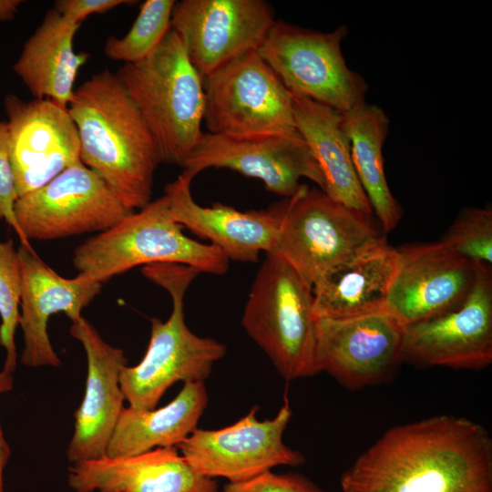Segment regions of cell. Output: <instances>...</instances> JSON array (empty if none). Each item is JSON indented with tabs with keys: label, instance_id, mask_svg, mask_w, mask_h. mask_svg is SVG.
<instances>
[{
	"label": "cell",
	"instance_id": "cell-1",
	"mask_svg": "<svg viewBox=\"0 0 492 492\" xmlns=\"http://www.w3.org/2000/svg\"><path fill=\"white\" fill-rule=\"evenodd\" d=\"M342 492H492V438L465 417L388 429L340 480Z\"/></svg>",
	"mask_w": 492,
	"mask_h": 492
},
{
	"label": "cell",
	"instance_id": "cell-2",
	"mask_svg": "<svg viewBox=\"0 0 492 492\" xmlns=\"http://www.w3.org/2000/svg\"><path fill=\"white\" fill-rule=\"evenodd\" d=\"M67 110L78 133L81 162L98 174L128 209L150 201L161 163L155 139L117 75H93Z\"/></svg>",
	"mask_w": 492,
	"mask_h": 492
},
{
	"label": "cell",
	"instance_id": "cell-3",
	"mask_svg": "<svg viewBox=\"0 0 492 492\" xmlns=\"http://www.w3.org/2000/svg\"><path fill=\"white\" fill-rule=\"evenodd\" d=\"M158 146L161 163L184 166L202 135L205 109L202 77L170 28L145 59L117 73Z\"/></svg>",
	"mask_w": 492,
	"mask_h": 492
},
{
	"label": "cell",
	"instance_id": "cell-4",
	"mask_svg": "<svg viewBox=\"0 0 492 492\" xmlns=\"http://www.w3.org/2000/svg\"><path fill=\"white\" fill-rule=\"evenodd\" d=\"M143 275L165 289L172 310L165 321L150 319V338L145 355L135 366H124L121 391L130 407L154 409L166 391L177 382H204L226 346L212 338L192 333L185 323L184 296L191 282L201 273L176 263L145 266Z\"/></svg>",
	"mask_w": 492,
	"mask_h": 492
},
{
	"label": "cell",
	"instance_id": "cell-5",
	"mask_svg": "<svg viewBox=\"0 0 492 492\" xmlns=\"http://www.w3.org/2000/svg\"><path fill=\"white\" fill-rule=\"evenodd\" d=\"M182 229L164 194L80 244L73 256L77 276L102 284L134 267L157 263L224 274L229 268L226 256L211 244L189 238Z\"/></svg>",
	"mask_w": 492,
	"mask_h": 492
},
{
	"label": "cell",
	"instance_id": "cell-6",
	"mask_svg": "<svg viewBox=\"0 0 492 492\" xmlns=\"http://www.w3.org/2000/svg\"><path fill=\"white\" fill-rule=\"evenodd\" d=\"M273 206L280 219L273 252L312 287L387 243L372 217L333 200L321 189L302 184L293 196Z\"/></svg>",
	"mask_w": 492,
	"mask_h": 492
},
{
	"label": "cell",
	"instance_id": "cell-7",
	"mask_svg": "<svg viewBox=\"0 0 492 492\" xmlns=\"http://www.w3.org/2000/svg\"><path fill=\"white\" fill-rule=\"evenodd\" d=\"M316 320L313 287L282 256L266 253L246 301L241 323L284 379L318 374Z\"/></svg>",
	"mask_w": 492,
	"mask_h": 492
},
{
	"label": "cell",
	"instance_id": "cell-8",
	"mask_svg": "<svg viewBox=\"0 0 492 492\" xmlns=\"http://www.w3.org/2000/svg\"><path fill=\"white\" fill-rule=\"evenodd\" d=\"M347 33L343 25L325 33L275 20L257 52L292 96L344 114L364 104L368 90L345 63L341 45Z\"/></svg>",
	"mask_w": 492,
	"mask_h": 492
},
{
	"label": "cell",
	"instance_id": "cell-9",
	"mask_svg": "<svg viewBox=\"0 0 492 492\" xmlns=\"http://www.w3.org/2000/svg\"><path fill=\"white\" fill-rule=\"evenodd\" d=\"M202 83L209 133L245 137L296 130L292 95L257 51L223 64Z\"/></svg>",
	"mask_w": 492,
	"mask_h": 492
},
{
	"label": "cell",
	"instance_id": "cell-10",
	"mask_svg": "<svg viewBox=\"0 0 492 492\" xmlns=\"http://www.w3.org/2000/svg\"><path fill=\"white\" fill-rule=\"evenodd\" d=\"M103 179L81 161L15 201L24 239L49 241L101 232L132 213Z\"/></svg>",
	"mask_w": 492,
	"mask_h": 492
},
{
	"label": "cell",
	"instance_id": "cell-11",
	"mask_svg": "<svg viewBox=\"0 0 492 492\" xmlns=\"http://www.w3.org/2000/svg\"><path fill=\"white\" fill-rule=\"evenodd\" d=\"M258 406L251 407L246 415L223 428H197L177 448L200 475L224 477L231 483L250 479L275 466L303 464V455L282 440L292 415L287 395L272 419L258 420Z\"/></svg>",
	"mask_w": 492,
	"mask_h": 492
},
{
	"label": "cell",
	"instance_id": "cell-12",
	"mask_svg": "<svg viewBox=\"0 0 492 492\" xmlns=\"http://www.w3.org/2000/svg\"><path fill=\"white\" fill-rule=\"evenodd\" d=\"M402 363L482 369L492 363L491 266L476 262V278L455 307L405 326Z\"/></svg>",
	"mask_w": 492,
	"mask_h": 492
},
{
	"label": "cell",
	"instance_id": "cell-13",
	"mask_svg": "<svg viewBox=\"0 0 492 492\" xmlns=\"http://www.w3.org/2000/svg\"><path fill=\"white\" fill-rule=\"evenodd\" d=\"M209 168L258 179L268 191L284 199L300 190L302 178L324 188L320 168L297 129L245 137L202 133L183 169L196 176Z\"/></svg>",
	"mask_w": 492,
	"mask_h": 492
},
{
	"label": "cell",
	"instance_id": "cell-14",
	"mask_svg": "<svg viewBox=\"0 0 492 492\" xmlns=\"http://www.w3.org/2000/svg\"><path fill=\"white\" fill-rule=\"evenodd\" d=\"M274 22L272 8L263 0H181L173 6L170 28L204 77L257 51Z\"/></svg>",
	"mask_w": 492,
	"mask_h": 492
},
{
	"label": "cell",
	"instance_id": "cell-15",
	"mask_svg": "<svg viewBox=\"0 0 492 492\" xmlns=\"http://www.w3.org/2000/svg\"><path fill=\"white\" fill-rule=\"evenodd\" d=\"M405 327L387 312L317 318L315 365L350 390L385 382L402 363Z\"/></svg>",
	"mask_w": 492,
	"mask_h": 492
},
{
	"label": "cell",
	"instance_id": "cell-16",
	"mask_svg": "<svg viewBox=\"0 0 492 492\" xmlns=\"http://www.w3.org/2000/svg\"><path fill=\"white\" fill-rule=\"evenodd\" d=\"M11 165L18 197L80 160L77 127L67 108L47 98L5 97Z\"/></svg>",
	"mask_w": 492,
	"mask_h": 492
},
{
	"label": "cell",
	"instance_id": "cell-17",
	"mask_svg": "<svg viewBox=\"0 0 492 492\" xmlns=\"http://www.w3.org/2000/svg\"><path fill=\"white\" fill-rule=\"evenodd\" d=\"M398 261L384 311L404 327L461 302L476 278V262L440 241L397 248Z\"/></svg>",
	"mask_w": 492,
	"mask_h": 492
},
{
	"label": "cell",
	"instance_id": "cell-18",
	"mask_svg": "<svg viewBox=\"0 0 492 492\" xmlns=\"http://www.w3.org/2000/svg\"><path fill=\"white\" fill-rule=\"evenodd\" d=\"M70 334L84 347L87 375L84 397L75 412V427L67 456L70 462L106 456L107 448L124 408L119 384L127 358L120 348L106 343L84 317L72 322Z\"/></svg>",
	"mask_w": 492,
	"mask_h": 492
},
{
	"label": "cell",
	"instance_id": "cell-19",
	"mask_svg": "<svg viewBox=\"0 0 492 492\" xmlns=\"http://www.w3.org/2000/svg\"><path fill=\"white\" fill-rule=\"evenodd\" d=\"M194 177L184 169L164 189L172 217L179 224L209 240L229 261L257 262L261 251H275L280 219L273 205L268 210L248 211L219 202L200 206L191 195Z\"/></svg>",
	"mask_w": 492,
	"mask_h": 492
},
{
	"label": "cell",
	"instance_id": "cell-20",
	"mask_svg": "<svg viewBox=\"0 0 492 492\" xmlns=\"http://www.w3.org/2000/svg\"><path fill=\"white\" fill-rule=\"evenodd\" d=\"M23 285L19 325L24 347L21 363L30 367L59 366L47 333L49 317L64 313L72 322L82 317L81 311L100 292L101 283L78 276L67 279L46 265L33 248H18Z\"/></svg>",
	"mask_w": 492,
	"mask_h": 492
},
{
	"label": "cell",
	"instance_id": "cell-21",
	"mask_svg": "<svg viewBox=\"0 0 492 492\" xmlns=\"http://www.w3.org/2000/svg\"><path fill=\"white\" fill-rule=\"evenodd\" d=\"M67 483L75 492H219L217 481L197 473L176 446L73 463Z\"/></svg>",
	"mask_w": 492,
	"mask_h": 492
},
{
	"label": "cell",
	"instance_id": "cell-22",
	"mask_svg": "<svg viewBox=\"0 0 492 492\" xmlns=\"http://www.w3.org/2000/svg\"><path fill=\"white\" fill-rule=\"evenodd\" d=\"M80 24L50 9L25 43L13 70L35 98L51 99L67 108L77 73L89 58L88 53H77L73 47Z\"/></svg>",
	"mask_w": 492,
	"mask_h": 492
},
{
	"label": "cell",
	"instance_id": "cell-23",
	"mask_svg": "<svg viewBox=\"0 0 492 492\" xmlns=\"http://www.w3.org/2000/svg\"><path fill=\"white\" fill-rule=\"evenodd\" d=\"M292 100L295 128L320 168L323 191L372 217V208L353 165L350 141L341 126L342 114L309 98L292 96Z\"/></svg>",
	"mask_w": 492,
	"mask_h": 492
},
{
	"label": "cell",
	"instance_id": "cell-24",
	"mask_svg": "<svg viewBox=\"0 0 492 492\" xmlns=\"http://www.w3.org/2000/svg\"><path fill=\"white\" fill-rule=\"evenodd\" d=\"M207 405L204 382H191L183 384L175 398L162 407H124L106 456H129L158 447H177L198 428Z\"/></svg>",
	"mask_w": 492,
	"mask_h": 492
},
{
	"label": "cell",
	"instance_id": "cell-25",
	"mask_svg": "<svg viewBox=\"0 0 492 492\" xmlns=\"http://www.w3.org/2000/svg\"><path fill=\"white\" fill-rule=\"evenodd\" d=\"M397 261V249L385 243L328 274L313 287L316 317L343 320L384 312Z\"/></svg>",
	"mask_w": 492,
	"mask_h": 492
},
{
	"label": "cell",
	"instance_id": "cell-26",
	"mask_svg": "<svg viewBox=\"0 0 492 492\" xmlns=\"http://www.w3.org/2000/svg\"><path fill=\"white\" fill-rule=\"evenodd\" d=\"M389 123L380 107L366 103L342 114L341 118L358 180L384 232L392 231L403 216V209L389 189L384 169L383 145Z\"/></svg>",
	"mask_w": 492,
	"mask_h": 492
},
{
	"label": "cell",
	"instance_id": "cell-27",
	"mask_svg": "<svg viewBox=\"0 0 492 492\" xmlns=\"http://www.w3.org/2000/svg\"><path fill=\"white\" fill-rule=\"evenodd\" d=\"M174 0H147L130 29L122 37L110 36L104 46L105 55L113 60L131 64L148 57L170 29Z\"/></svg>",
	"mask_w": 492,
	"mask_h": 492
},
{
	"label": "cell",
	"instance_id": "cell-28",
	"mask_svg": "<svg viewBox=\"0 0 492 492\" xmlns=\"http://www.w3.org/2000/svg\"><path fill=\"white\" fill-rule=\"evenodd\" d=\"M23 274L13 240L0 241V345L5 350L4 370L13 373L17 354L15 333L20 320Z\"/></svg>",
	"mask_w": 492,
	"mask_h": 492
},
{
	"label": "cell",
	"instance_id": "cell-29",
	"mask_svg": "<svg viewBox=\"0 0 492 492\" xmlns=\"http://www.w3.org/2000/svg\"><path fill=\"white\" fill-rule=\"evenodd\" d=\"M439 241L465 259L491 266V208L461 210Z\"/></svg>",
	"mask_w": 492,
	"mask_h": 492
},
{
	"label": "cell",
	"instance_id": "cell-30",
	"mask_svg": "<svg viewBox=\"0 0 492 492\" xmlns=\"http://www.w3.org/2000/svg\"><path fill=\"white\" fill-rule=\"evenodd\" d=\"M219 492H323L304 475L288 472L277 474L266 471L250 479L229 482Z\"/></svg>",
	"mask_w": 492,
	"mask_h": 492
},
{
	"label": "cell",
	"instance_id": "cell-31",
	"mask_svg": "<svg viewBox=\"0 0 492 492\" xmlns=\"http://www.w3.org/2000/svg\"><path fill=\"white\" fill-rule=\"evenodd\" d=\"M18 195L10 159L9 131L6 121L0 120V220H4L16 233L21 246L32 248L17 225L15 204Z\"/></svg>",
	"mask_w": 492,
	"mask_h": 492
},
{
	"label": "cell",
	"instance_id": "cell-32",
	"mask_svg": "<svg viewBox=\"0 0 492 492\" xmlns=\"http://www.w3.org/2000/svg\"><path fill=\"white\" fill-rule=\"evenodd\" d=\"M137 1L129 0H57L55 9L65 18L75 23L92 14L108 12L121 5H131Z\"/></svg>",
	"mask_w": 492,
	"mask_h": 492
},
{
	"label": "cell",
	"instance_id": "cell-33",
	"mask_svg": "<svg viewBox=\"0 0 492 492\" xmlns=\"http://www.w3.org/2000/svg\"><path fill=\"white\" fill-rule=\"evenodd\" d=\"M13 373L6 370L0 371V395L10 391L13 387ZM11 455V449L5 439L0 426V492H4V469Z\"/></svg>",
	"mask_w": 492,
	"mask_h": 492
},
{
	"label": "cell",
	"instance_id": "cell-34",
	"mask_svg": "<svg viewBox=\"0 0 492 492\" xmlns=\"http://www.w3.org/2000/svg\"><path fill=\"white\" fill-rule=\"evenodd\" d=\"M22 3L21 0H0V22L12 20Z\"/></svg>",
	"mask_w": 492,
	"mask_h": 492
}]
</instances>
